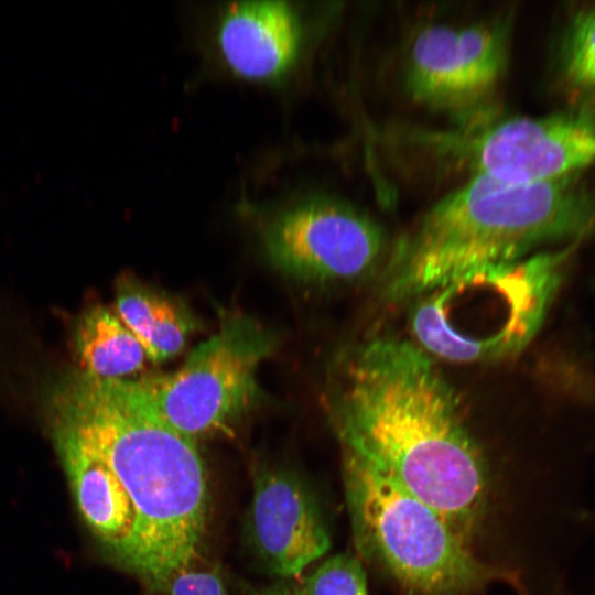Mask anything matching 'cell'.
<instances>
[{
	"label": "cell",
	"instance_id": "obj_1",
	"mask_svg": "<svg viewBox=\"0 0 595 595\" xmlns=\"http://www.w3.org/2000/svg\"><path fill=\"white\" fill-rule=\"evenodd\" d=\"M46 409L77 509L106 554L150 591L194 565L209 512L195 440L143 408L129 379L84 369L53 382Z\"/></svg>",
	"mask_w": 595,
	"mask_h": 595
},
{
	"label": "cell",
	"instance_id": "obj_2",
	"mask_svg": "<svg viewBox=\"0 0 595 595\" xmlns=\"http://www.w3.org/2000/svg\"><path fill=\"white\" fill-rule=\"evenodd\" d=\"M325 405L342 453L430 506L472 545L485 511L487 468L434 357L412 339L367 338L336 360Z\"/></svg>",
	"mask_w": 595,
	"mask_h": 595
},
{
	"label": "cell",
	"instance_id": "obj_3",
	"mask_svg": "<svg viewBox=\"0 0 595 595\" xmlns=\"http://www.w3.org/2000/svg\"><path fill=\"white\" fill-rule=\"evenodd\" d=\"M580 174L522 185L474 174L434 204L396 248L381 278L383 300H416L518 261L543 244L594 230L595 193Z\"/></svg>",
	"mask_w": 595,
	"mask_h": 595
},
{
	"label": "cell",
	"instance_id": "obj_4",
	"mask_svg": "<svg viewBox=\"0 0 595 595\" xmlns=\"http://www.w3.org/2000/svg\"><path fill=\"white\" fill-rule=\"evenodd\" d=\"M344 488L359 552L414 595H473L495 581L526 594L512 571L480 561L430 506L342 453Z\"/></svg>",
	"mask_w": 595,
	"mask_h": 595
},
{
	"label": "cell",
	"instance_id": "obj_5",
	"mask_svg": "<svg viewBox=\"0 0 595 595\" xmlns=\"http://www.w3.org/2000/svg\"><path fill=\"white\" fill-rule=\"evenodd\" d=\"M570 253L538 252L418 298L409 316L412 340L435 359L457 364L519 354L540 329Z\"/></svg>",
	"mask_w": 595,
	"mask_h": 595
},
{
	"label": "cell",
	"instance_id": "obj_6",
	"mask_svg": "<svg viewBox=\"0 0 595 595\" xmlns=\"http://www.w3.org/2000/svg\"><path fill=\"white\" fill-rule=\"evenodd\" d=\"M274 346L255 320L227 317L176 371L129 380L149 412L192 439L224 429L255 401L256 372Z\"/></svg>",
	"mask_w": 595,
	"mask_h": 595
},
{
	"label": "cell",
	"instance_id": "obj_7",
	"mask_svg": "<svg viewBox=\"0 0 595 595\" xmlns=\"http://www.w3.org/2000/svg\"><path fill=\"white\" fill-rule=\"evenodd\" d=\"M271 262L305 282H354L374 272L385 238L379 225L355 207L313 197L277 214L263 230Z\"/></svg>",
	"mask_w": 595,
	"mask_h": 595
},
{
	"label": "cell",
	"instance_id": "obj_8",
	"mask_svg": "<svg viewBox=\"0 0 595 595\" xmlns=\"http://www.w3.org/2000/svg\"><path fill=\"white\" fill-rule=\"evenodd\" d=\"M508 30L500 22L431 24L413 39L405 87L418 102L447 111L477 106L506 69Z\"/></svg>",
	"mask_w": 595,
	"mask_h": 595
},
{
	"label": "cell",
	"instance_id": "obj_9",
	"mask_svg": "<svg viewBox=\"0 0 595 595\" xmlns=\"http://www.w3.org/2000/svg\"><path fill=\"white\" fill-rule=\"evenodd\" d=\"M474 174L508 184H536L595 163V132L566 115L515 117L464 140Z\"/></svg>",
	"mask_w": 595,
	"mask_h": 595
},
{
	"label": "cell",
	"instance_id": "obj_10",
	"mask_svg": "<svg viewBox=\"0 0 595 595\" xmlns=\"http://www.w3.org/2000/svg\"><path fill=\"white\" fill-rule=\"evenodd\" d=\"M248 539L273 575H300L331 548L318 505L294 473L278 467L259 470L248 516Z\"/></svg>",
	"mask_w": 595,
	"mask_h": 595
},
{
	"label": "cell",
	"instance_id": "obj_11",
	"mask_svg": "<svg viewBox=\"0 0 595 595\" xmlns=\"http://www.w3.org/2000/svg\"><path fill=\"white\" fill-rule=\"evenodd\" d=\"M217 42L229 69L240 78L273 83L296 61L301 25L295 10L280 0L230 3L224 11Z\"/></svg>",
	"mask_w": 595,
	"mask_h": 595
},
{
	"label": "cell",
	"instance_id": "obj_12",
	"mask_svg": "<svg viewBox=\"0 0 595 595\" xmlns=\"http://www.w3.org/2000/svg\"><path fill=\"white\" fill-rule=\"evenodd\" d=\"M74 339L84 370L100 378L123 379L147 358L138 338L105 306L91 307L79 317Z\"/></svg>",
	"mask_w": 595,
	"mask_h": 595
},
{
	"label": "cell",
	"instance_id": "obj_13",
	"mask_svg": "<svg viewBox=\"0 0 595 595\" xmlns=\"http://www.w3.org/2000/svg\"><path fill=\"white\" fill-rule=\"evenodd\" d=\"M556 87L564 115L595 132V8L580 11L564 31Z\"/></svg>",
	"mask_w": 595,
	"mask_h": 595
},
{
	"label": "cell",
	"instance_id": "obj_14",
	"mask_svg": "<svg viewBox=\"0 0 595 595\" xmlns=\"http://www.w3.org/2000/svg\"><path fill=\"white\" fill-rule=\"evenodd\" d=\"M298 595H367V580L359 560L348 553L328 558L307 575Z\"/></svg>",
	"mask_w": 595,
	"mask_h": 595
},
{
	"label": "cell",
	"instance_id": "obj_15",
	"mask_svg": "<svg viewBox=\"0 0 595 595\" xmlns=\"http://www.w3.org/2000/svg\"><path fill=\"white\" fill-rule=\"evenodd\" d=\"M193 328L194 322L188 312L175 301L162 295L143 345L147 358L158 363L177 355Z\"/></svg>",
	"mask_w": 595,
	"mask_h": 595
},
{
	"label": "cell",
	"instance_id": "obj_16",
	"mask_svg": "<svg viewBox=\"0 0 595 595\" xmlns=\"http://www.w3.org/2000/svg\"><path fill=\"white\" fill-rule=\"evenodd\" d=\"M158 595H229L220 575L194 565L174 575L163 587L151 591Z\"/></svg>",
	"mask_w": 595,
	"mask_h": 595
},
{
	"label": "cell",
	"instance_id": "obj_17",
	"mask_svg": "<svg viewBox=\"0 0 595 595\" xmlns=\"http://www.w3.org/2000/svg\"><path fill=\"white\" fill-rule=\"evenodd\" d=\"M261 595H298L295 587L277 586L264 591Z\"/></svg>",
	"mask_w": 595,
	"mask_h": 595
}]
</instances>
